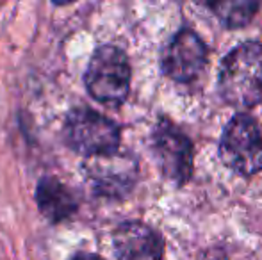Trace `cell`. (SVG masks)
I'll use <instances>...</instances> for the list:
<instances>
[{"label": "cell", "instance_id": "cell-2", "mask_svg": "<svg viewBox=\"0 0 262 260\" xmlns=\"http://www.w3.org/2000/svg\"><path fill=\"white\" fill-rule=\"evenodd\" d=\"M84 84L100 104H123L130 91V64L123 50L114 45L98 46L84 73Z\"/></svg>", "mask_w": 262, "mask_h": 260}, {"label": "cell", "instance_id": "cell-7", "mask_svg": "<svg viewBox=\"0 0 262 260\" xmlns=\"http://www.w3.org/2000/svg\"><path fill=\"white\" fill-rule=\"evenodd\" d=\"M84 171L93 191L107 198H123L138 178L136 160L118 152L88 159Z\"/></svg>", "mask_w": 262, "mask_h": 260}, {"label": "cell", "instance_id": "cell-4", "mask_svg": "<svg viewBox=\"0 0 262 260\" xmlns=\"http://www.w3.org/2000/svg\"><path fill=\"white\" fill-rule=\"evenodd\" d=\"M220 157L225 166L243 177L262 171V134L252 116L237 114L225 125Z\"/></svg>", "mask_w": 262, "mask_h": 260}, {"label": "cell", "instance_id": "cell-1", "mask_svg": "<svg viewBox=\"0 0 262 260\" xmlns=\"http://www.w3.org/2000/svg\"><path fill=\"white\" fill-rule=\"evenodd\" d=\"M217 89L227 104L250 109L262 100V45L248 41L227 54L220 66Z\"/></svg>", "mask_w": 262, "mask_h": 260}, {"label": "cell", "instance_id": "cell-8", "mask_svg": "<svg viewBox=\"0 0 262 260\" xmlns=\"http://www.w3.org/2000/svg\"><path fill=\"white\" fill-rule=\"evenodd\" d=\"M113 248L118 260H164V243L148 225L125 221L114 230Z\"/></svg>", "mask_w": 262, "mask_h": 260}, {"label": "cell", "instance_id": "cell-10", "mask_svg": "<svg viewBox=\"0 0 262 260\" xmlns=\"http://www.w3.org/2000/svg\"><path fill=\"white\" fill-rule=\"evenodd\" d=\"M209 7L216 13V16L223 21V25L232 27V29H239L252 20L253 14L259 9V4L248 2V0H234V2L209 4Z\"/></svg>", "mask_w": 262, "mask_h": 260}, {"label": "cell", "instance_id": "cell-6", "mask_svg": "<svg viewBox=\"0 0 262 260\" xmlns=\"http://www.w3.org/2000/svg\"><path fill=\"white\" fill-rule=\"evenodd\" d=\"M205 64L207 46L191 29H180L162 50V72L175 82H193L204 72Z\"/></svg>", "mask_w": 262, "mask_h": 260}, {"label": "cell", "instance_id": "cell-9", "mask_svg": "<svg viewBox=\"0 0 262 260\" xmlns=\"http://www.w3.org/2000/svg\"><path fill=\"white\" fill-rule=\"evenodd\" d=\"M38 208L50 223H62L72 218L77 210L73 193L55 177H43L36 187Z\"/></svg>", "mask_w": 262, "mask_h": 260}, {"label": "cell", "instance_id": "cell-11", "mask_svg": "<svg viewBox=\"0 0 262 260\" xmlns=\"http://www.w3.org/2000/svg\"><path fill=\"white\" fill-rule=\"evenodd\" d=\"M70 260H104V258L98 257V255H91V253H79V255H75V257H72Z\"/></svg>", "mask_w": 262, "mask_h": 260}, {"label": "cell", "instance_id": "cell-3", "mask_svg": "<svg viewBox=\"0 0 262 260\" xmlns=\"http://www.w3.org/2000/svg\"><path fill=\"white\" fill-rule=\"evenodd\" d=\"M120 135V127L113 120L84 105L72 109L62 127L66 145L88 159L118 152Z\"/></svg>", "mask_w": 262, "mask_h": 260}, {"label": "cell", "instance_id": "cell-5", "mask_svg": "<svg viewBox=\"0 0 262 260\" xmlns=\"http://www.w3.org/2000/svg\"><path fill=\"white\" fill-rule=\"evenodd\" d=\"M152 148L162 175L182 185L193 171V145L179 127L161 120L154 129Z\"/></svg>", "mask_w": 262, "mask_h": 260}]
</instances>
